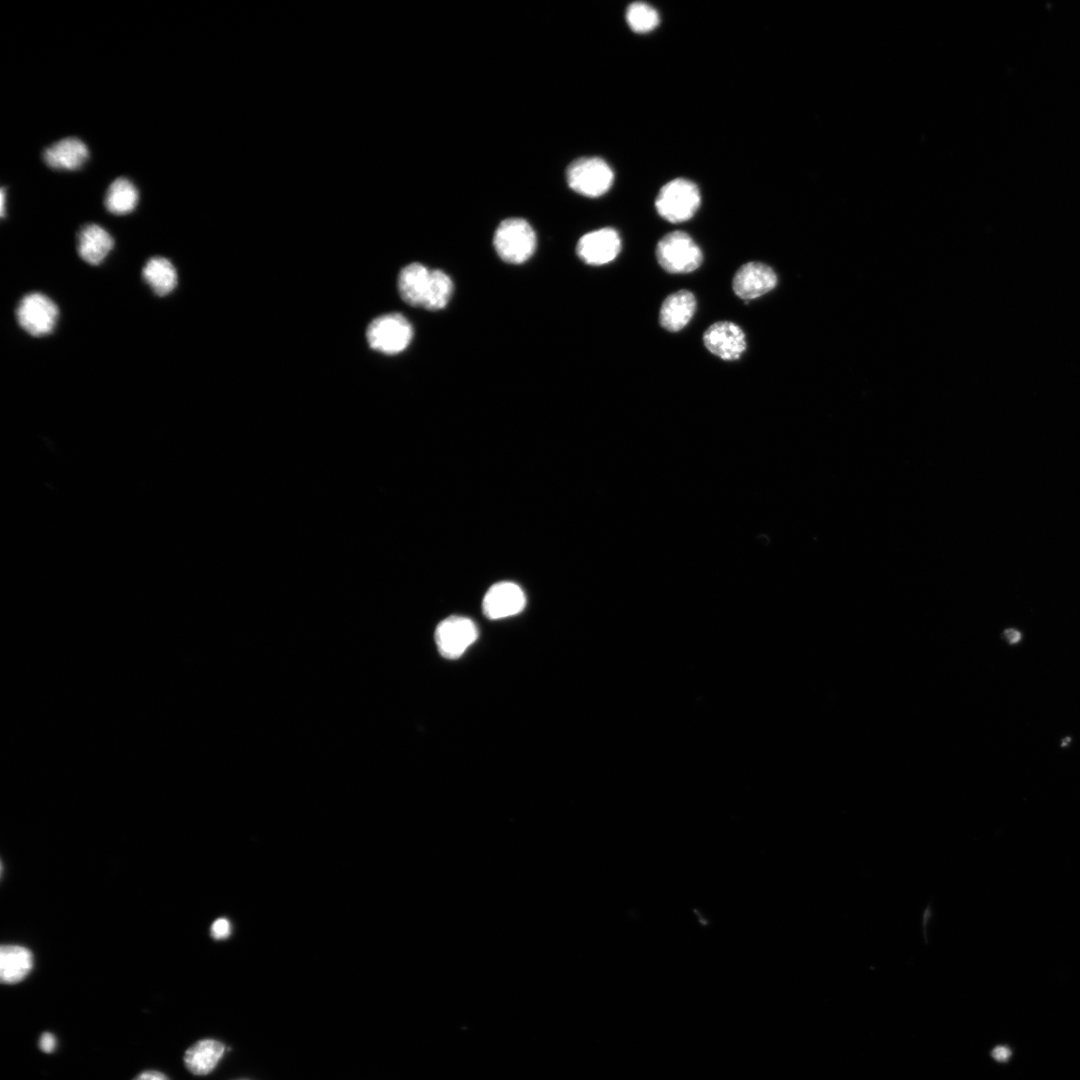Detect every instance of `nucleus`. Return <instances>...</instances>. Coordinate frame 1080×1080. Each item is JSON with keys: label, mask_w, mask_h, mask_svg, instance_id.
Here are the masks:
<instances>
[{"label": "nucleus", "mask_w": 1080, "mask_h": 1080, "mask_svg": "<svg viewBox=\"0 0 1080 1080\" xmlns=\"http://www.w3.org/2000/svg\"><path fill=\"white\" fill-rule=\"evenodd\" d=\"M366 336L372 349L385 354H397L410 344L413 329L403 315L390 313L375 318L369 324Z\"/></svg>", "instance_id": "obj_5"}, {"label": "nucleus", "mask_w": 1080, "mask_h": 1080, "mask_svg": "<svg viewBox=\"0 0 1080 1080\" xmlns=\"http://www.w3.org/2000/svg\"><path fill=\"white\" fill-rule=\"evenodd\" d=\"M453 292L451 278L443 271L431 270L423 308L431 311L443 309Z\"/></svg>", "instance_id": "obj_20"}, {"label": "nucleus", "mask_w": 1080, "mask_h": 1080, "mask_svg": "<svg viewBox=\"0 0 1080 1080\" xmlns=\"http://www.w3.org/2000/svg\"><path fill=\"white\" fill-rule=\"evenodd\" d=\"M230 931H231L230 923L225 918H220V919L215 920L213 922L212 926H211V935L215 939L226 938L230 934Z\"/></svg>", "instance_id": "obj_22"}, {"label": "nucleus", "mask_w": 1080, "mask_h": 1080, "mask_svg": "<svg viewBox=\"0 0 1080 1080\" xmlns=\"http://www.w3.org/2000/svg\"><path fill=\"white\" fill-rule=\"evenodd\" d=\"M525 605L526 597L521 587L504 581L489 588L483 598L482 609L487 618L497 620L520 613Z\"/></svg>", "instance_id": "obj_10"}, {"label": "nucleus", "mask_w": 1080, "mask_h": 1080, "mask_svg": "<svg viewBox=\"0 0 1080 1080\" xmlns=\"http://www.w3.org/2000/svg\"><path fill=\"white\" fill-rule=\"evenodd\" d=\"M701 203L697 185L685 178H675L659 190L655 207L657 213L671 223H681L694 216Z\"/></svg>", "instance_id": "obj_1"}, {"label": "nucleus", "mask_w": 1080, "mask_h": 1080, "mask_svg": "<svg viewBox=\"0 0 1080 1080\" xmlns=\"http://www.w3.org/2000/svg\"><path fill=\"white\" fill-rule=\"evenodd\" d=\"M434 637L443 657L457 659L476 641L478 629L467 617L450 616L438 624Z\"/></svg>", "instance_id": "obj_7"}, {"label": "nucleus", "mask_w": 1080, "mask_h": 1080, "mask_svg": "<svg viewBox=\"0 0 1080 1080\" xmlns=\"http://www.w3.org/2000/svg\"><path fill=\"white\" fill-rule=\"evenodd\" d=\"M88 157L89 150L86 144L76 137L61 139L46 148L43 153L46 164L59 170L79 169Z\"/></svg>", "instance_id": "obj_13"}, {"label": "nucleus", "mask_w": 1080, "mask_h": 1080, "mask_svg": "<svg viewBox=\"0 0 1080 1080\" xmlns=\"http://www.w3.org/2000/svg\"><path fill=\"white\" fill-rule=\"evenodd\" d=\"M695 310L696 299L693 293L685 289L679 290L663 301L659 312L660 325L670 332H677L689 323Z\"/></svg>", "instance_id": "obj_12"}, {"label": "nucleus", "mask_w": 1080, "mask_h": 1080, "mask_svg": "<svg viewBox=\"0 0 1080 1080\" xmlns=\"http://www.w3.org/2000/svg\"><path fill=\"white\" fill-rule=\"evenodd\" d=\"M138 202V190L127 178L120 177L114 180L105 195L106 209L116 215H124L133 211Z\"/></svg>", "instance_id": "obj_19"}, {"label": "nucleus", "mask_w": 1080, "mask_h": 1080, "mask_svg": "<svg viewBox=\"0 0 1080 1080\" xmlns=\"http://www.w3.org/2000/svg\"><path fill=\"white\" fill-rule=\"evenodd\" d=\"M4 200H5V191H4V189H2L1 190V214H2V216L4 215Z\"/></svg>", "instance_id": "obj_27"}, {"label": "nucleus", "mask_w": 1080, "mask_h": 1080, "mask_svg": "<svg viewBox=\"0 0 1080 1080\" xmlns=\"http://www.w3.org/2000/svg\"><path fill=\"white\" fill-rule=\"evenodd\" d=\"M57 1041L55 1036L50 1032H44L39 1039V1048L45 1053H51L55 1050Z\"/></svg>", "instance_id": "obj_23"}, {"label": "nucleus", "mask_w": 1080, "mask_h": 1080, "mask_svg": "<svg viewBox=\"0 0 1080 1080\" xmlns=\"http://www.w3.org/2000/svg\"><path fill=\"white\" fill-rule=\"evenodd\" d=\"M628 26L637 33H647L654 30L659 24L657 10L645 2L631 3L625 12Z\"/></svg>", "instance_id": "obj_21"}, {"label": "nucleus", "mask_w": 1080, "mask_h": 1080, "mask_svg": "<svg viewBox=\"0 0 1080 1080\" xmlns=\"http://www.w3.org/2000/svg\"><path fill=\"white\" fill-rule=\"evenodd\" d=\"M225 1046L214 1039H202L191 1045L184 1054L186 1068L195 1075H206L218 1064Z\"/></svg>", "instance_id": "obj_16"}, {"label": "nucleus", "mask_w": 1080, "mask_h": 1080, "mask_svg": "<svg viewBox=\"0 0 1080 1080\" xmlns=\"http://www.w3.org/2000/svg\"><path fill=\"white\" fill-rule=\"evenodd\" d=\"M776 284L777 276L770 266L761 262H748L736 271L732 288L739 298L750 300L766 294Z\"/></svg>", "instance_id": "obj_11"}, {"label": "nucleus", "mask_w": 1080, "mask_h": 1080, "mask_svg": "<svg viewBox=\"0 0 1080 1080\" xmlns=\"http://www.w3.org/2000/svg\"><path fill=\"white\" fill-rule=\"evenodd\" d=\"M656 258L669 273H688L696 270L703 261V254L695 241L683 231L664 235L656 246Z\"/></svg>", "instance_id": "obj_3"}, {"label": "nucleus", "mask_w": 1080, "mask_h": 1080, "mask_svg": "<svg viewBox=\"0 0 1080 1080\" xmlns=\"http://www.w3.org/2000/svg\"><path fill=\"white\" fill-rule=\"evenodd\" d=\"M493 244L503 261L521 264L533 255L536 249V235L526 220L508 218L497 227Z\"/></svg>", "instance_id": "obj_2"}, {"label": "nucleus", "mask_w": 1080, "mask_h": 1080, "mask_svg": "<svg viewBox=\"0 0 1080 1080\" xmlns=\"http://www.w3.org/2000/svg\"><path fill=\"white\" fill-rule=\"evenodd\" d=\"M145 282L158 296L171 293L177 285V272L173 264L164 257L149 259L142 271Z\"/></svg>", "instance_id": "obj_18"}, {"label": "nucleus", "mask_w": 1080, "mask_h": 1080, "mask_svg": "<svg viewBox=\"0 0 1080 1080\" xmlns=\"http://www.w3.org/2000/svg\"><path fill=\"white\" fill-rule=\"evenodd\" d=\"M33 967V956L29 949L18 945H3L0 950V978L3 983L14 984L22 981Z\"/></svg>", "instance_id": "obj_17"}, {"label": "nucleus", "mask_w": 1080, "mask_h": 1080, "mask_svg": "<svg viewBox=\"0 0 1080 1080\" xmlns=\"http://www.w3.org/2000/svg\"><path fill=\"white\" fill-rule=\"evenodd\" d=\"M705 347L723 360H736L746 349L745 334L733 322L718 321L703 334Z\"/></svg>", "instance_id": "obj_9"}, {"label": "nucleus", "mask_w": 1080, "mask_h": 1080, "mask_svg": "<svg viewBox=\"0 0 1080 1080\" xmlns=\"http://www.w3.org/2000/svg\"><path fill=\"white\" fill-rule=\"evenodd\" d=\"M1004 634L1010 644L1017 643L1021 639V633L1015 629H1007Z\"/></svg>", "instance_id": "obj_26"}, {"label": "nucleus", "mask_w": 1080, "mask_h": 1080, "mask_svg": "<svg viewBox=\"0 0 1080 1080\" xmlns=\"http://www.w3.org/2000/svg\"><path fill=\"white\" fill-rule=\"evenodd\" d=\"M621 250V238L610 227L597 229L583 235L576 247L578 256L589 265H603L613 261Z\"/></svg>", "instance_id": "obj_8"}, {"label": "nucleus", "mask_w": 1080, "mask_h": 1080, "mask_svg": "<svg viewBox=\"0 0 1080 1080\" xmlns=\"http://www.w3.org/2000/svg\"><path fill=\"white\" fill-rule=\"evenodd\" d=\"M1010 1050L1004 1046H998L992 1051V1056L997 1061H1006L1010 1056Z\"/></svg>", "instance_id": "obj_25"}, {"label": "nucleus", "mask_w": 1080, "mask_h": 1080, "mask_svg": "<svg viewBox=\"0 0 1080 1080\" xmlns=\"http://www.w3.org/2000/svg\"><path fill=\"white\" fill-rule=\"evenodd\" d=\"M133 1080H169L166 1075L159 1071L147 1070L138 1074Z\"/></svg>", "instance_id": "obj_24"}, {"label": "nucleus", "mask_w": 1080, "mask_h": 1080, "mask_svg": "<svg viewBox=\"0 0 1080 1080\" xmlns=\"http://www.w3.org/2000/svg\"><path fill=\"white\" fill-rule=\"evenodd\" d=\"M113 246L112 236L100 225L87 224L78 233L77 250L79 256L88 264H100Z\"/></svg>", "instance_id": "obj_14"}, {"label": "nucleus", "mask_w": 1080, "mask_h": 1080, "mask_svg": "<svg viewBox=\"0 0 1080 1080\" xmlns=\"http://www.w3.org/2000/svg\"><path fill=\"white\" fill-rule=\"evenodd\" d=\"M567 181L575 192L587 197H599L612 186L614 173L603 159L582 157L569 165Z\"/></svg>", "instance_id": "obj_4"}, {"label": "nucleus", "mask_w": 1080, "mask_h": 1080, "mask_svg": "<svg viewBox=\"0 0 1080 1080\" xmlns=\"http://www.w3.org/2000/svg\"><path fill=\"white\" fill-rule=\"evenodd\" d=\"M430 272L420 263H411L399 273L398 289L402 299L409 305L423 307Z\"/></svg>", "instance_id": "obj_15"}, {"label": "nucleus", "mask_w": 1080, "mask_h": 1080, "mask_svg": "<svg viewBox=\"0 0 1080 1080\" xmlns=\"http://www.w3.org/2000/svg\"><path fill=\"white\" fill-rule=\"evenodd\" d=\"M58 316L57 305L42 293L25 295L16 309L20 327L35 337L50 334L57 324Z\"/></svg>", "instance_id": "obj_6"}]
</instances>
